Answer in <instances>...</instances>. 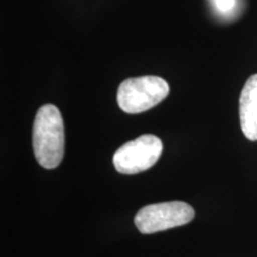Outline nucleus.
Wrapping results in <instances>:
<instances>
[{"label": "nucleus", "instance_id": "1", "mask_svg": "<svg viewBox=\"0 0 257 257\" xmlns=\"http://www.w3.org/2000/svg\"><path fill=\"white\" fill-rule=\"evenodd\" d=\"M32 147L37 162L46 169L60 165L64 155V126L62 115L55 105L40 107L32 128Z\"/></svg>", "mask_w": 257, "mask_h": 257}, {"label": "nucleus", "instance_id": "2", "mask_svg": "<svg viewBox=\"0 0 257 257\" xmlns=\"http://www.w3.org/2000/svg\"><path fill=\"white\" fill-rule=\"evenodd\" d=\"M169 94V85L160 76H138L124 80L119 85L117 101L128 114L143 113L155 107Z\"/></svg>", "mask_w": 257, "mask_h": 257}, {"label": "nucleus", "instance_id": "3", "mask_svg": "<svg viewBox=\"0 0 257 257\" xmlns=\"http://www.w3.org/2000/svg\"><path fill=\"white\" fill-rule=\"evenodd\" d=\"M194 214V210L187 202H160L141 208L135 217V225L141 233H155L188 224Z\"/></svg>", "mask_w": 257, "mask_h": 257}, {"label": "nucleus", "instance_id": "4", "mask_svg": "<svg viewBox=\"0 0 257 257\" xmlns=\"http://www.w3.org/2000/svg\"><path fill=\"white\" fill-rule=\"evenodd\" d=\"M163 143L155 135H142L124 143L113 155V165L121 174H137L152 168L159 161Z\"/></svg>", "mask_w": 257, "mask_h": 257}, {"label": "nucleus", "instance_id": "5", "mask_svg": "<svg viewBox=\"0 0 257 257\" xmlns=\"http://www.w3.org/2000/svg\"><path fill=\"white\" fill-rule=\"evenodd\" d=\"M239 118L244 136L257 141V74L246 80L240 93Z\"/></svg>", "mask_w": 257, "mask_h": 257}, {"label": "nucleus", "instance_id": "6", "mask_svg": "<svg viewBox=\"0 0 257 257\" xmlns=\"http://www.w3.org/2000/svg\"><path fill=\"white\" fill-rule=\"evenodd\" d=\"M236 5V0H216L217 9L221 12L231 11Z\"/></svg>", "mask_w": 257, "mask_h": 257}]
</instances>
